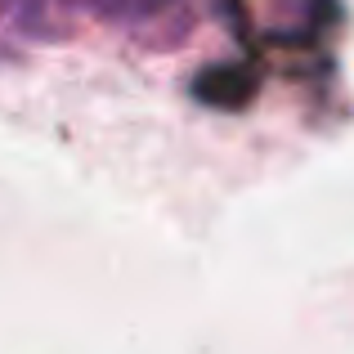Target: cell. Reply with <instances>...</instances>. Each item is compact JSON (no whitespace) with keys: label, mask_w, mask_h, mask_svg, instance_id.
<instances>
[{"label":"cell","mask_w":354,"mask_h":354,"mask_svg":"<svg viewBox=\"0 0 354 354\" xmlns=\"http://www.w3.org/2000/svg\"><path fill=\"white\" fill-rule=\"evenodd\" d=\"M108 23H121V27H135V23H153L162 18L175 0H90Z\"/></svg>","instance_id":"1"}]
</instances>
